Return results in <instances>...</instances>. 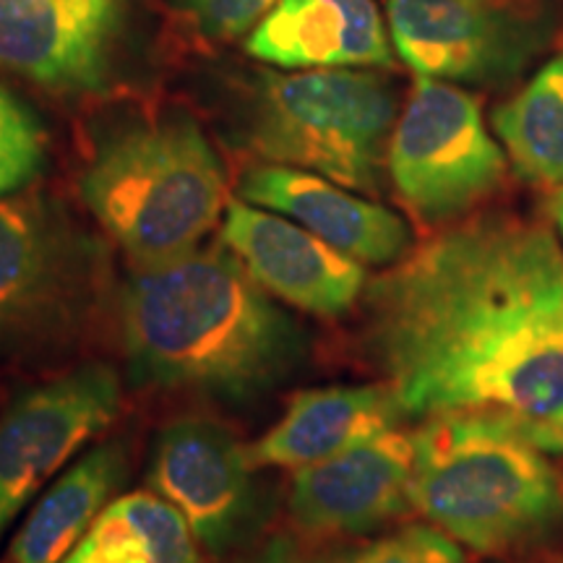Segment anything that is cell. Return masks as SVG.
Returning a JSON list of instances; mask_svg holds the SVG:
<instances>
[{"mask_svg": "<svg viewBox=\"0 0 563 563\" xmlns=\"http://www.w3.org/2000/svg\"><path fill=\"white\" fill-rule=\"evenodd\" d=\"M365 344L407 418L498 410L563 420V249L485 211L365 287Z\"/></svg>", "mask_w": 563, "mask_h": 563, "instance_id": "1", "label": "cell"}, {"mask_svg": "<svg viewBox=\"0 0 563 563\" xmlns=\"http://www.w3.org/2000/svg\"><path fill=\"white\" fill-rule=\"evenodd\" d=\"M131 378L251 402L306 361V334L224 245L139 266L121 298Z\"/></svg>", "mask_w": 563, "mask_h": 563, "instance_id": "2", "label": "cell"}, {"mask_svg": "<svg viewBox=\"0 0 563 563\" xmlns=\"http://www.w3.org/2000/svg\"><path fill=\"white\" fill-rule=\"evenodd\" d=\"M412 435V509L456 543L511 555L559 538L563 477L511 412L433 415Z\"/></svg>", "mask_w": 563, "mask_h": 563, "instance_id": "3", "label": "cell"}, {"mask_svg": "<svg viewBox=\"0 0 563 563\" xmlns=\"http://www.w3.org/2000/svg\"><path fill=\"white\" fill-rule=\"evenodd\" d=\"M95 220L139 266L194 251L220 220L224 170L201 125L165 112L104 133L79 180Z\"/></svg>", "mask_w": 563, "mask_h": 563, "instance_id": "4", "label": "cell"}, {"mask_svg": "<svg viewBox=\"0 0 563 563\" xmlns=\"http://www.w3.org/2000/svg\"><path fill=\"white\" fill-rule=\"evenodd\" d=\"M397 121V91L357 68L264 74L249 110V144L274 165L376 191Z\"/></svg>", "mask_w": 563, "mask_h": 563, "instance_id": "5", "label": "cell"}, {"mask_svg": "<svg viewBox=\"0 0 563 563\" xmlns=\"http://www.w3.org/2000/svg\"><path fill=\"white\" fill-rule=\"evenodd\" d=\"M104 285L100 243L42 194L0 196V352L34 355L74 340Z\"/></svg>", "mask_w": 563, "mask_h": 563, "instance_id": "6", "label": "cell"}, {"mask_svg": "<svg viewBox=\"0 0 563 563\" xmlns=\"http://www.w3.org/2000/svg\"><path fill=\"white\" fill-rule=\"evenodd\" d=\"M394 191L415 220H462L504 186L509 157L483 121L475 95L418 76L386 154Z\"/></svg>", "mask_w": 563, "mask_h": 563, "instance_id": "7", "label": "cell"}, {"mask_svg": "<svg viewBox=\"0 0 563 563\" xmlns=\"http://www.w3.org/2000/svg\"><path fill=\"white\" fill-rule=\"evenodd\" d=\"M121 407L108 365H84L19 397L0 418V538L51 477Z\"/></svg>", "mask_w": 563, "mask_h": 563, "instance_id": "8", "label": "cell"}, {"mask_svg": "<svg viewBox=\"0 0 563 563\" xmlns=\"http://www.w3.org/2000/svg\"><path fill=\"white\" fill-rule=\"evenodd\" d=\"M394 51L418 76L439 81H506L543 53L540 16L481 0H389Z\"/></svg>", "mask_w": 563, "mask_h": 563, "instance_id": "9", "label": "cell"}, {"mask_svg": "<svg viewBox=\"0 0 563 563\" xmlns=\"http://www.w3.org/2000/svg\"><path fill=\"white\" fill-rule=\"evenodd\" d=\"M251 456L228 428L209 418H180L162 428L150 485L170 501L211 555L241 543L253 517Z\"/></svg>", "mask_w": 563, "mask_h": 563, "instance_id": "10", "label": "cell"}, {"mask_svg": "<svg viewBox=\"0 0 563 563\" xmlns=\"http://www.w3.org/2000/svg\"><path fill=\"white\" fill-rule=\"evenodd\" d=\"M125 0H0V68L68 95L108 81Z\"/></svg>", "mask_w": 563, "mask_h": 563, "instance_id": "11", "label": "cell"}, {"mask_svg": "<svg viewBox=\"0 0 563 563\" xmlns=\"http://www.w3.org/2000/svg\"><path fill=\"white\" fill-rule=\"evenodd\" d=\"M222 245L266 292L300 311L347 313L368 287L361 262L344 256L298 222L243 199L230 201L224 209Z\"/></svg>", "mask_w": 563, "mask_h": 563, "instance_id": "12", "label": "cell"}, {"mask_svg": "<svg viewBox=\"0 0 563 563\" xmlns=\"http://www.w3.org/2000/svg\"><path fill=\"white\" fill-rule=\"evenodd\" d=\"M415 435L391 428L295 473L290 514L302 530L365 534L412 506Z\"/></svg>", "mask_w": 563, "mask_h": 563, "instance_id": "13", "label": "cell"}, {"mask_svg": "<svg viewBox=\"0 0 563 563\" xmlns=\"http://www.w3.org/2000/svg\"><path fill=\"white\" fill-rule=\"evenodd\" d=\"M238 194L253 207L298 222L363 266H391L410 249V228L402 217L300 167L274 162L251 167Z\"/></svg>", "mask_w": 563, "mask_h": 563, "instance_id": "14", "label": "cell"}, {"mask_svg": "<svg viewBox=\"0 0 563 563\" xmlns=\"http://www.w3.org/2000/svg\"><path fill=\"white\" fill-rule=\"evenodd\" d=\"M245 51L290 70L389 68L394 60L373 0H277L249 32Z\"/></svg>", "mask_w": 563, "mask_h": 563, "instance_id": "15", "label": "cell"}, {"mask_svg": "<svg viewBox=\"0 0 563 563\" xmlns=\"http://www.w3.org/2000/svg\"><path fill=\"white\" fill-rule=\"evenodd\" d=\"M407 418L386 384L295 394L287 412L249 446L253 467L300 470L382 435Z\"/></svg>", "mask_w": 563, "mask_h": 563, "instance_id": "16", "label": "cell"}, {"mask_svg": "<svg viewBox=\"0 0 563 563\" xmlns=\"http://www.w3.org/2000/svg\"><path fill=\"white\" fill-rule=\"evenodd\" d=\"M125 473L129 462L121 446L91 449L34 504L0 563H60L112 501Z\"/></svg>", "mask_w": 563, "mask_h": 563, "instance_id": "17", "label": "cell"}, {"mask_svg": "<svg viewBox=\"0 0 563 563\" xmlns=\"http://www.w3.org/2000/svg\"><path fill=\"white\" fill-rule=\"evenodd\" d=\"M60 563H201L199 540L186 517L157 493H125Z\"/></svg>", "mask_w": 563, "mask_h": 563, "instance_id": "18", "label": "cell"}, {"mask_svg": "<svg viewBox=\"0 0 563 563\" xmlns=\"http://www.w3.org/2000/svg\"><path fill=\"white\" fill-rule=\"evenodd\" d=\"M493 131L519 178L540 188L563 186V55L493 112Z\"/></svg>", "mask_w": 563, "mask_h": 563, "instance_id": "19", "label": "cell"}, {"mask_svg": "<svg viewBox=\"0 0 563 563\" xmlns=\"http://www.w3.org/2000/svg\"><path fill=\"white\" fill-rule=\"evenodd\" d=\"M47 139L37 115L0 87V196L19 194L45 165Z\"/></svg>", "mask_w": 563, "mask_h": 563, "instance_id": "20", "label": "cell"}, {"mask_svg": "<svg viewBox=\"0 0 563 563\" xmlns=\"http://www.w3.org/2000/svg\"><path fill=\"white\" fill-rule=\"evenodd\" d=\"M336 563H467V559L441 527L407 525L355 548Z\"/></svg>", "mask_w": 563, "mask_h": 563, "instance_id": "21", "label": "cell"}, {"mask_svg": "<svg viewBox=\"0 0 563 563\" xmlns=\"http://www.w3.org/2000/svg\"><path fill=\"white\" fill-rule=\"evenodd\" d=\"M277 0H178L196 30L211 40H235L249 34Z\"/></svg>", "mask_w": 563, "mask_h": 563, "instance_id": "22", "label": "cell"}, {"mask_svg": "<svg viewBox=\"0 0 563 563\" xmlns=\"http://www.w3.org/2000/svg\"><path fill=\"white\" fill-rule=\"evenodd\" d=\"M517 418V415H514ZM519 428H522L527 439L538 443L543 452L563 454V420H527L517 418Z\"/></svg>", "mask_w": 563, "mask_h": 563, "instance_id": "23", "label": "cell"}, {"mask_svg": "<svg viewBox=\"0 0 563 563\" xmlns=\"http://www.w3.org/2000/svg\"><path fill=\"white\" fill-rule=\"evenodd\" d=\"M245 563H323V561L308 555L302 548L295 545L290 538H274Z\"/></svg>", "mask_w": 563, "mask_h": 563, "instance_id": "24", "label": "cell"}, {"mask_svg": "<svg viewBox=\"0 0 563 563\" xmlns=\"http://www.w3.org/2000/svg\"><path fill=\"white\" fill-rule=\"evenodd\" d=\"M481 3L496 5V9H506L514 13H522V16H540L543 3L540 0H481Z\"/></svg>", "mask_w": 563, "mask_h": 563, "instance_id": "25", "label": "cell"}, {"mask_svg": "<svg viewBox=\"0 0 563 563\" xmlns=\"http://www.w3.org/2000/svg\"><path fill=\"white\" fill-rule=\"evenodd\" d=\"M551 214H553V222L559 224L561 238H563V186L555 191V196L551 199Z\"/></svg>", "mask_w": 563, "mask_h": 563, "instance_id": "26", "label": "cell"}]
</instances>
